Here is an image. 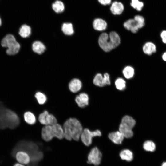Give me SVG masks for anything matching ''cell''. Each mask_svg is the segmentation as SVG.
I'll list each match as a JSON object with an SVG mask.
<instances>
[{
  "label": "cell",
  "instance_id": "obj_3",
  "mask_svg": "<svg viewBox=\"0 0 166 166\" xmlns=\"http://www.w3.org/2000/svg\"><path fill=\"white\" fill-rule=\"evenodd\" d=\"M41 136L43 140L46 142L50 141L54 137L62 139L64 138L62 126L58 123L44 125L42 129Z\"/></svg>",
  "mask_w": 166,
  "mask_h": 166
},
{
  "label": "cell",
  "instance_id": "obj_16",
  "mask_svg": "<svg viewBox=\"0 0 166 166\" xmlns=\"http://www.w3.org/2000/svg\"><path fill=\"white\" fill-rule=\"evenodd\" d=\"M23 117L25 122L30 125L34 124L38 120L35 115L30 111H26L24 113Z\"/></svg>",
  "mask_w": 166,
  "mask_h": 166
},
{
  "label": "cell",
  "instance_id": "obj_20",
  "mask_svg": "<svg viewBox=\"0 0 166 166\" xmlns=\"http://www.w3.org/2000/svg\"><path fill=\"white\" fill-rule=\"evenodd\" d=\"M109 37L111 39L114 49L117 47L121 42V39L118 34L115 31H111L109 34Z\"/></svg>",
  "mask_w": 166,
  "mask_h": 166
},
{
  "label": "cell",
  "instance_id": "obj_38",
  "mask_svg": "<svg viewBox=\"0 0 166 166\" xmlns=\"http://www.w3.org/2000/svg\"><path fill=\"white\" fill-rule=\"evenodd\" d=\"M1 24H2V21H1V18L0 17V26L1 25Z\"/></svg>",
  "mask_w": 166,
  "mask_h": 166
},
{
  "label": "cell",
  "instance_id": "obj_12",
  "mask_svg": "<svg viewBox=\"0 0 166 166\" xmlns=\"http://www.w3.org/2000/svg\"><path fill=\"white\" fill-rule=\"evenodd\" d=\"M108 137L112 142L116 144H121L124 137L122 134L119 131L109 133Z\"/></svg>",
  "mask_w": 166,
  "mask_h": 166
},
{
  "label": "cell",
  "instance_id": "obj_7",
  "mask_svg": "<svg viewBox=\"0 0 166 166\" xmlns=\"http://www.w3.org/2000/svg\"><path fill=\"white\" fill-rule=\"evenodd\" d=\"M102 155L98 149L96 147L92 148L89 151L87 156L88 163L98 166L101 162Z\"/></svg>",
  "mask_w": 166,
  "mask_h": 166
},
{
  "label": "cell",
  "instance_id": "obj_30",
  "mask_svg": "<svg viewBox=\"0 0 166 166\" xmlns=\"http://www.w3.org/2000/svg\"><path fill=\"white\" fill-rule=\"evenodd\" d=\"M130 5L137 11H140L143 7L144 4L143 2L140 1L139 0H131Z\"/></svg>",
  "mask_w": 166,
  "mask_h": 166
},
{
  "label": "cell",
  "instance_id": "obj_21",
  "mask_svg": "<svg viewBox=\"0 0 166 166\" xmlns=\"http://www.w3.org/2000/svg\"><path fill=\"white\" fill-rule=\"evenodd\" d=\"M31 33V28L27 25L23 24L20 28L19 34L23 38H25L29 37Z\"/></svg>",
  "mask_w": 166,
  "mask_h": 166
},
{
  "label": "cell",
  "instance_id": "obj_31",
  "mask_svg": "<svg viewBox=\"0 0 166 166\" xmlns=\"http://www.w3.org/2000/svg\"><path fill=\"white\" fill-rule=\"evenodd\" d=\"M134 19L137 22L139 29L142 28L145 25V21L144 17L140 15H136L134 17Z\"/></svg>",
  "mask_w": 166,
  "mask_h": 166
},
{
  "label": "cell",
  "instance_id": "obj_2",
  "mask_svg": "<svg viewBox=\"0 0 166 166\" xmlns=\"http://www.w3.org/2000/svg\"><path fill=\"white\" fill-rule=\"evenodd\" d=\"M64 132V138L68 140H80L81 133L84 129L80 122L75 118H69L62 125Z\"/></svg>",
  "mask_w": 166,
  "mask_h": 166
},
{
  "label": "cell",
  "instance_id": "obj_26",
  "mask_svg": "<svg viewBox=\"0 0 166 166\" xmlns=\"http://www.w3.org/2000/svg\"><path fill=\"white\" fill-rule=\"evenodd\" d=\"M93 82L96 86L100 87L105 86L103 76L100 73H98L96 74L93 79Z\"/></svg>",
  "mask_w": 166,
  "mask_h": 166
},
{
  "label": "cell",
  "instance_id": "obj_36",
  "mask_svg": "<svg viewBox=\"0 0 166 166\" xmlns=\"http://www.w3.org/2000/svg\"><path fill=\"white\" fill-rule=\"evenodd\" d=\"M13 166H25L21 164L18 163H15L14 164Z\"/></svg>",
  "mask_w": 166,
  "mask_h": 166
},
{
  "label": "cell",
  "instance_id": "obj_24",
  "mask_svg": "<svg viewBox=\"0 0 166 166\" xmlns=\"http://www.w3.org/2000/svg\"><path fill=\"white\" fill-rule=\"evenodd\" d=\"M61 30L63 33L66 35H70L74 33L73 26L71 23H64L62 26Z\"/></svg>",
  "mask_w": 166,
  "mask_h": 166
},
{
  "label": "cell",
  "instance_id": "obj_8",
  "mask_svg": "<svg viewBox=\"0 0 166 166\" xmlns=\"http://www.w3.org/2000/svg\"><path fill=\"white\" fill-rule=\"evenodd\" d=\"M98 42L100 48L105 52H109L114 49L109 35L106 33H102L100 34Z\"/></svg>",
  "mask_w": 166,
  "mask_h": 166
},
{
  "label": "cell",
  "instance_id": "obj_29",
  "mask_svg": "<svg viewBox=\"0 0 166 166\" xmlns=\"http://www.w3.org/2000/svg\"><path fill=\"white\" fill-rule=\"evenodd\" d=\"M46 125H53L57 123V120L53 114L48 113L45 118Z\"/></svg>",
  "mask_w": 166,
  "mask_h": 166
},
{
  "label": "cell",
  "instance_id": "obj_6",
  "mask_svg": "<svg viewBox=\"0 0 166 166\" xmlns=\"http://www.w3.org/2000/svg\"><path fill=\"white\" fill-rule=\"evenodd\" d=\"M101 135V133L99 130L92 131L88 128H85L81 133L80 139L84 145L88 147L91 144L93 138Z\"/></svg>",
  "mask_w": 166,
  "mask_h": 166
},
{
  "label": "cell",
  "instance_id": "obj_1",
  "mask_svg": "<svg viewBox=\"0 0 166 166\" xmlns=\"http://www.w3.org/2000/svg\"><path fill=\"white\" fill-rule=\"evenodd\" d=\"M20 123L19 118L16 113L7 108L0 101V129L7 128L13 129L18 126Z\"/></svg>",
  "mask_w": 166,
  "mask_h": 166
},
{
  "label": "cell",
  "instance_id": "obj_25",
  "mask_svg": "<svg viewBox=\"0 0 166 166\" xmlns=\"http://www.w3.org/2000/svg\"><path fill=\"white\" fill-rule=\"evenodd\" d=\"M52 7L54 11L57 13L63 12L65 8L63 3L59 0L56 1L52 5Z\"/></svg>",
  "mask_w": 166,
  "mask_h": 166
},
{
  "label": "cell",
  "instance_id": "obj_19",
  "mask_svg": "<svg viewBox=\"0 0 166 166\" xmlns=\"http://www.w3.org/2000/svg\"><path fill=\"white\" fill-rule=\"evenodd\" d=\"M32 48L33 51L38 54L43 53L46 49L44 44L39 41L34 42L32 44Z\"/></svg>",
  "mask_w": 166,
  "mask_h": 166
},
{
  "label": "cell",
  "instance_id": "obj_23",
  "mask_svg": "<svg viewBox=\"0 0 166 166\" xmlns=\"http://www.w3.org/2000/svg\"><path fill=\"white\" fill-rule=\"evenodd\" d=\"M123 74L127 79H130L132 78L135 74L134 69L130 66H127L125 67L122 71Z\"/></svg>",
  "mask_w": 166,
  "mask_h": 166
},
{
  "label": "cell",
  "instance_id": "obj_9",
  "mask_svg": "<svg viewBox=\"0 0 166 166\" xmlns=\"http://www.w3.org/2000/svg\"><path fill=\"white\" fill-rule=\"evenodd\" d=\"M89 98L88 94L84 92L78 93L76 95L75 101L78 106L84 108L89 105Z\"/></svg>",
  "mask_w": 166,
  "mask_h": 166
},
{
  "label": "cell",
  "instance_id": "obj_37",
  "mask_svg": "<svg viewBox=\"0 0 166 166\" xmlns=\"http://www.w3.org/2000/svg\"><path fill=\"white\" fill-rule=\"evenodd\" d=\"M161 166H166V162H163Z\"/></svg>",
  "mask_w": 166,
  "mask_h": 166
},
{
  "label": "cell",
  "instance_id": "obj_33",
  "mask_svg": "<svg viewBox=\"0 0 166 166\" xmlns=\"http://www.w3.org/2000/svg\"><path fill=\"white\" fill-rule=\"evenodd\" d=\"M160 36L162 42L166 44V30H164L161 32Z\"/></svg>",
  "mask_w": 166,
  "mask_h": 166
},
{
  "label": "cell",
  "instance_id": "obj_4",
  "mask_svg": "<svg viewBox=\"0 0 166 166\" xmlns=\"http://www.w3.org/2000/svg\"><path fill=\"white\" fill-rule=\"evenodd\" d=\"M135 120L131 117L126 115L122 118L119 125V131L124 137L130 138L133 134L132 129L136 124Z\"/></svg>",
  "mask_w": 166,
  "mask_h": 166
},
{
  "label": "cell",
  "instance_id": "obj_28",
  "mask_svg": "<svg viewBox=\"0 0 166 166\" xmlns=\"http://www.w3.org/2000/svg\"><path fill=\"white\" fill-rule=\"evenodd\" d=\"M143 148L146 151L153 152L155 150L156 145L152 141L147 140L144 143Z\"/></svg>",
  "mask_w": 166,
  "mask_h": 166
},
{
  "label": "cell",
  "instance_id": "obj_27",
  "mask_svg": "<svg viewBox=\"0 0 166 166\" xmlns=\"http://www.w3.org/2000/svg\"><path fill=\"white\" fill-rule=\"evenodd\" d=\"M115 85L116 88L121 91L124 90L126 87V81L124 79L121 77L118 78L116 80Z\"/></svg>",
  "mask_w": 166,
  "mask_h": 166
},
{
  "label": "cell",
  "instance_id": "obj_34",
  "mask_svg": "<svg viewBox=\"0 0 166 166\" xmlns=\"http://www.w3.org/2000/svg\"><path fill=\"white\" fill-rule=\"evenodd\" d=\"M98 1L101 4L106 5L110 4L111 0H98Z\"/></svg>",
  "mask_w": 166,
  "mask_h": 166
},
{
  "label": "cell",
  "instance_id": "obj_18",
  "mask_svg": "<svg viewBox=\"0 0 166 166\" xmlns=\"http://www.w3.org/2000/svg\"><path fill=\"white\" fill-rule=\"evenodd\" d=\"M119 156L122 160L128 162L132 161L133 158V155L132 152L128 149L122 150L119 154Z\"/></svg>",
  "mask_w": 166,
  "mask_h": 166
},
{
  "label": "cell",
  "instance_id": "obj_5",
  "mask_svg": "<svg viewBox=\"0 0 166 166\" xmlns=\"http://www.w3.org/2000/svg\"><path fill=\"white\" fill-rule=\"evenodd\" d=\"M1 44L2 46L7 48L6 53L9 55L17 54L20 49V45L16 41L14 36L11 34L6 35L2 40Z\"/></svg>",
  "mask_w": 166,
  "mask_h": 166
},
{
  "label": "cell",
  "instance_id": "obj_11",
  "mask_svg": "<svg viewBox=\"0 0 166 166\" xmlns=\"http://www.w3.org/2000/svg\"><path fill=\"white\" fill-rule=\"evenodd\" d=\"M68 87L70 92L73 93H77L81 90L82 87V84L80 80L74 78L70 81Z\"/></svg>",
  "mask_w": 166,
  "mask_h": 166
},
{
  "label": "cell",
  "instance_id": "obj_22",
  "mask_svg": "<svg viewBox=\"0 0 166 166\" xmlns=\"http://www.w3.org/2000/svg\"><path fill=\"white\" fill-rule=\"evenodd\" d=\"M34 97L38 104L40 105H44L47 101L46 95L41 91L36 92L34 94Z\"/></svg>",
  "mask_w": 166,
  "mask_h": 166
},
{
  "label": "cell",
  "instance_id": "obj_15",
  "mask_svg": "<svg viewBox=\"0 0 166 166\" xmlns=\"http://www.w3.org/2000/svg\"><path fill=\"white\" fill-rule=\"evenodd\" d=\"M124 10V5L121 2L115 1L113 2L110 8L111 13L114 15H120Z\"/></svg>",
  "mask_w": 166,
  "mask_h": 166
},
{
  "label": "cell",
  "instance_id": "obj_17",
  "mask_svg": "<svg viewBox=\"0 0 166 166\" xmlns=\"http://www.w3.org/2000/svg\"><path fill=\"white\" fill-rule=\"evenodd\" d=\"M94 29L97 31H102L105 30L107 27L106 21L101 18L95 19L93 22Z\"/></svg>",
  "mask_w": 166,
  "mask_h": 166
},
{
  "label": "cell",
  "instance_id": "obj_13",
  "mask_svg": "<svg viewBox=\"0 0 166 166\" xmlns=\"http://www.w3.org/2000/svg\"><path fill=\"white\" fill-rule=\"evenodd\" d=\"M125 29L133 33H137L139 29L136 21L134 19H130L125 21L123 24Z\"/></svg>",
  "mask_w": 166,
  "mask_h": 166
},
{
  "label": "cell",
  "instance_id": "obj_10",
  "mask_svg": "<svg viewBox=\"0 0 166 166\" xmlns=\"http://www.w3.org/2000/svg\"><path fill=\"white\" fill-rule=\"evenodd\" d=\"M14 158L22 164L28 165L30 162V159L29 155L26 152L19 151L15 154Z\"/></svg>",
  "mask_w": 166,
  "mask_h": 166
},
{
  "label": "cell",
  "instance_id": "obj_35",
  "mask_svg": "<svg viewBox=\"0 0 166 166\" xmlns=\"http://www.w3.org/2000/svg\"><path fill=\"white\" fill-rule=\"evenodd\" d=\"M162 60L166 62V51L164 52L162 56Z\"/></svg>",
  "mask_w": 166,
  "mask_h": 166
},
{
  "label": "cell",
  "instance_id": "obj_32",
  "mask_svg": "<svg viewBox=\"0 0 166 166\" xmlns=\"http://www.w3.org/2000/svg\"><path fill=\"white\" fill-rule=\"evenodd\" d=\"M105 85H109L111 84L110 75L108 73H105L103 76Z\"/></svg>",
  "mask_w": 166,
  "mask_h": 166
},
{
  "label": "cell",
  "instance_id": "obj_14",
  "mask_svg": "<svg viewBox=\"0 0 166 166\" xmlns=\"http://www.w3.org/2000/svg\"><path fill=\"white\" fill-rule=\"evenodd\" d=\"M142 50L145 54L150 55L156 52V46L152 42H147L143 45Z\"/></svg>",
  "mask_w": 166,
  "mask_h": 166
}]
</instances>
